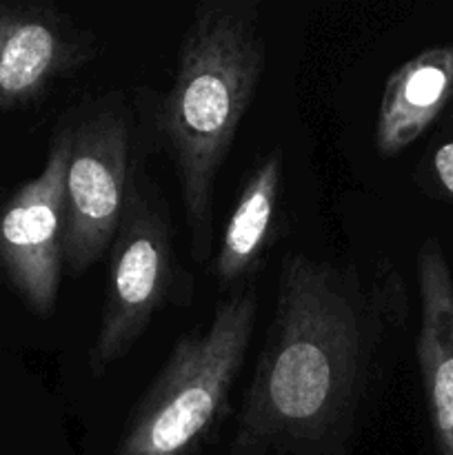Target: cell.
<instances>
[{
    "instance_id": "obj_1",
    "label": "cell",
    "mask_w": 453,
    "mask_h": 455,
    "mask_svg": "<svg viewBox=\"0 0 453 455\" xmlns=\"http://www.w3.org/2000/svg\"><path fill=\"white\" fill-rule=\"evenodd\" d=\"M407 324V283L389 256L289 253L231 453H345L385 400Z\"/></svg>"
},
{
    "instance_id": "obj_2",
    "label": "cell",
    "mask_w": 453,
    "mask_h": 455,
    "mask_svg": "<svg viewBox=\"0 0 453 455\" xmlns=\"http://www.w3.org/2000/svg\"><path fill=\"white\" fill-rule=\"evenodd\" d=\"M266 67V36L256 0H204L178 49L173 83L158 107L191 251H213V200L222 164L256 98Z\"/></svg>"
},
{
    "instance_id": "obj_3",
    "label": "cell",
    "mask_w": 453,
    "mask_h": 455,
    "mask_svg": "<svg viewBox=\"0 0 453 455\" xmlns=\"http://www.w3.org/2000/svg\"><path fill=\"white\" fill-rule=\"evenodd\" d=\"M256 320V291L242 287L207 327L185 333L129 413L115 455H195L229 413Z\"/></svg>"
},
{
    "instance_id": "obj_4",
    "label": "cell",
    "mask_w": 453,
    "mask_h": 455,
    "mask_svg": "<svg viewBox=\"0 0 453 455\" xmlns=\"http://www.w3.org/2000/svg\"><path fill=\"white\" fill-rule=\"evenodd\" d=\"M69 124L65 269L83 274L109 253L133 180L145 169V154L120 93L89 102Z\"/></svg>"
},
{
    "instance_id": "obj_5",
    "label": "cell",
    "mask_w": 453,
    "mask_h": 455,
    "mask_svg": "<svg viewBox=\"0 0 453 455\" xmlns=\"http://www.w3.org/2000/svg\"><path fill=\"white\" fill-rule=\"evenodd\" d=\"M176 244L169 207L142 169L129 191L109 247L105 305L89 349V371L105 376L147 331L178 287Z\"/></svg>"
},
{
    "instance_id": "obj_6",
    "label": "cell",
    "mask_w": 453,
    "mask_h": 455,
    "mask_svg": "<svg viewBox=\"0 0 453 455\" xmlns=\"http://www.w3.org/2000/svg\"><path fill=\"white\" fill-rule=\"evenodd\" d=\"M71 124L53 136L43 172L0 209V269L34 314L56 307L65 271V173Z\"/></svg>"
},
{
    "instance_id": "obj_7",
    "label": "cell",
    "mask_w": 453,
    "mask_h": 455,
    "mask_svg": "<svg viewBox=\"0 0 453 455\" xmlns=\"http://www.w3.org/2000/svg\"><path fill=\"white\" fill-rule=\"evenodd\" d=\"M98 56L93 31L49 3H0V114L40 100Z\"/></svg>"
},
{
    "instance_id": "obj_8",
    "label": "cell",
    "mask_w": 453,
    "mask_h": 455,
    "mask_svg": "<svg viewBox=\"0 0 453 455\" xmlns=\"http://www.w3.org/2000/svg\"><path fill=\"white\" fill-rule=\"evenodd\" d=\"M420 331L416 358L438 455H453V274L435 238L417 251Z\"/></svg>"
},
{
    "instance_id": "obj_9",
    "label": "cell",
    "mask_w": 453,
    "mask_h": 455,
    "mask_svg": "<svg viewBox=\"0 0 453 455\" xmlns=\"http://www.w3.org/2000/svg\"><path fill=\"white\" fill-rule=\"evenodd\" d=\"M284 194V149L274 147L244 176L211 260L218 289L247 280L269 251Z\"/></svg>"
},
{
    "instance_id": "obj_10",
    "label": "cell",
    "mask_w": 453,
    "mask_h": 455,
    "mask_svg": "<svg viewBox=\"0 0 453 455\" xmlns=\"http://www.w3.org/2000/svg\"><path fill=\"white\" fill-rule=\"evenodd\" d=\"M453 98V44L416 53L386 78L376 118V149L393 158L409 149Z\"/></svg>"
},
{
    "instance_id": "obj_11",
    "label": "cell",
    "mask_w": 453,
    "mask_h": 455,
    "mask_svg": "<svg viewBox=\"0 0 453 455\" xmlns=\"http://www.w3.org/2000/svg\"><path fill=\"white\" fill-rule=\"evenodd\" d=\"M431 169H433L435 182L442 191L453 198V140L442 142L431 156Z\"/></svg>"
}]
</instances>
